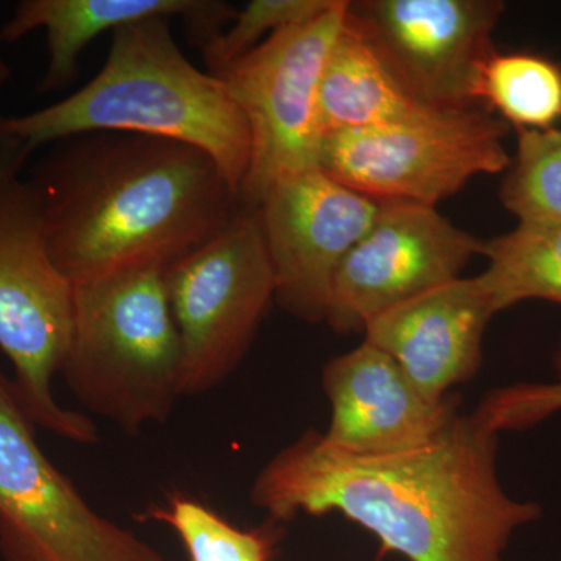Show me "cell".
<instances>
[{"label":"cell","mask_w":561,"mask_h":561,"mask_svg":"<svg viewBox=\"0 0 561 561\" xmlns=\"http://www.w3.org/2000/svg\"><path fill=\"white\" fill-rule=\"evenodd\" d=\"M497 443L460 412L427 445L390 456H348L312 430L262 467L250 501L275 522L341 513L408 561H504L542 508L502 486Z\"/></svg>","instance_id":"obj_1"},{"label":"cell","mask_w":561,"mask_h":561,"mask_svg":"<svg viewBox=\"0 0 561 561\" xmlns=\"http://www.w3.org/2000/svg\"><path fill=\"white\" fill-rule=\"evenodd\" d=\"M28 183L51 261L72 286L168 268L219 234L242 205L205 151L131 133L60 140Z\"/></svg>","instance_id":"obj_2"},{"label":"cell","mask_w":561,"mask_h":561,"mask_svg":"<svg viewBox=\"0 0 561 561\" xmlns=\"http://www.w3.org/2000/svg\"><path fill=\"white\" fill-rule=\"evenodd\" d=\"M171 18L125 25L101 72L69 98L3 117L2 128L33 153L90 133H131L205 151L241 201L251 161V133L224 81L195 68L173 39Z\"/></svg>","instance_id":"obj_3"},{"label":"cell","mask_w":561,"mask_h":561,"mask_svg":"<svg viewBox=\"0 0 561 561\" xmlns=\"http://www.w3.org/2000/svg\"><path fill=\"white\" fill-rule=\"evenodd\" d=\"M165 268H140L73 286L61 373L88 411L138 434L164 423L184 397L183 346Z\"/></svg>","instance_id":"obj_4"},{"label":"cell","mask_w":561,"mask_h":561,"mask_svg":"<svg viewBox=\"0 0 561 561\" xmlns=\"http://www.w3.org/2000/svg\"><path fill=\"white\" fill-rule=\"evenodd\" d=\"M73 319V286L51 261L36 192L21 176L0 186V348L13 386L35 426L94 445L98 427L58 404L51 381L61 373Z\"/></svg>","instance_id":"obj_5"},{"label":"cell","mask_w":561,"mask_h":561,"mask_svg":"<svg viewBox=\"0 0 561 561\" xmlns=\"http://www.w3.org/2000/svg\"><path fill=\"white\" fill-rule=\"evenodd\" d=\"M508 124L482 108H431L411 119L324 136L320 169L376 202L434 206L479 175L507 171Z\"/></svg>","instance_id":"obj_6"},{"label":"cell","mask_w":561,"mask_h":561,"mask_svg":"<svg viewBox=\"0 0 561 561\" xmlns=\"http://www.w3.org/2000/svg\"><path fill=\"white\" fill-rule=\"evenodd\" d=\"M348 3L337 0L316 20L275 33L216 76L249 122L251 161L241 190L247 208H256L279 180L320 168L321 73Z\"/></svg>","instance_id":"obj_7"},{"label":"cell","mask_w":561,"mask_h":561,"mask_svg":"<svg viewBox=\"0 0 561 561\" xmlns=\"http://www.w3.org/2000/svg\"><path fill=\"white\" fill-rule=\"evenodd\" d=\"M181 346L186 394L205 393L241 364L275 278L256 209L239 206L227 227L164 271Z\"/></svg>","instance_id":"obj_8"},{"label":"cell","mask_w":561,"mask_h":561,"mask_svg":"<svg viewBox=\"0 0 561 561\" xmlns=\"http://www.w3.org/2000/svg\"><path fill=\"white\" fill-rule=\"evenodd\" d=\"M0 371V552L7 561H165L103 518L51 465Z\"/></svg>","instance_id":"obj_9"},{"label":"cell","mask_w":561,"mask_h":561,"mask_svg":"<svg viewBox=\"0 0 561 561\" xmlns=\"http://www.w3.org/2000/svg\"><path fill=\"white\" fill-rule=\"evenodd\" d=\"M500 0H364L348 20L416 101L461 110L476 102L483 65L496 54Z\"/></svg>","instance_id":"obj_10"},{"label":"cell","mask_w":561,"mask_h":561,"mask_svg":"<svg viewBox=\"0 0 561 561\" xmlns=\"http://www.w3.org/2000/svg\"><path fill=\"white\" fill-rule=\"evenodd\" d=\"M482 241L434 206L379 202L368 231L351 249L332 283L327 323L357 334L381 313L460 278Z\"/></svg>","instance_id":"obj_11"},{"label":"cell","mask_w":561,"mask_h":561,"mask_svg":"<svg viewBox=\"0 0 561 561\" xmlns=\"http://www.w3.org/2000/svg\"><path fill=\"white\" fill-rule=\"evenodd\" d=\"M254 209L275 278V301L295 319L327 320L335 273L371 227L379 202L316 168L273 184Z\"/></svg>","instance_id":"obj_12"},{"label":"cell","mask_w":561,"mask_h":561,"mask_svg":"<svg viewBox=\"0 0 561 561\" xmlns=\"http://www.w3.org/2000/svg\"><path fill=\"white\" fill-rule=\"evenodd\" d=\"M321 387L331 404L324 440L348 456L421 448L459 413L453 398L427 400L389 354L367 341L328 362Z\"/></svg>","instance_id":"obj_13"},{"label":"cell","mask_w":561,"mask_h":561,"mask_svg":"<svg viewBox=\"0 0 561 561\" xmlns=\"http://www.w3.org/2000/svg\"><path fill=\"white\" fill-rule=\"evenodd\" d=\"M494 316L478 276L457 278L373 319L364 341L389 354L421 394L438 402L478 375Z\"/></svg>","instance_id":"obj_14"},{"label":"cell","mask_w":561,"mask_h":561,"mask_svg":"<svg viewBox=\"0 0 561 561\" xmlns=\"http://www.w3.org/2000/svg\"><path fill=\"white\" fill-rule=\"evenodd\" d=\"M238 10L219 0H22L0 28V43L13 44L35 31L46 32L49 62L39 92L68 88L83 50L105 32L151 18H181L198 49L234 21Z\"/></svg>","instance_id":"obj_15"},{"label":"cell","mask_w":561,"mask_h":561,"mask_svg":"<svg viewBox=\"0 0 561 561\" xmlns=\"http://www.w3.org/2000/svg\"><path fill=\"white\" fill-rule=\"evenodd\" d=\"M427 110L431 106L409 94L346 14L321 73L317 111L323 139L332 133L398 124Z\"/></svg>","instance_id":"obj_16"},{"label":"cell","mask_w":561,"mask_h":561,"mask_svg":"<svg viewBox=\"0 0 561 561\" xmlns=\"http://www.w3.org/2000/svg\"><path fill=\"white\" fill-rule=\"evenodd\" d=\"M481 254L489 265L478 279L494 312L527 300L561 306V224H519L482 241Z\"/></svg>","instance_id":"obj_17"},{"label":"cell","mask_w":561,"mask_h":561,"mask_svg":"<svg viewBox=\"0 0 561 561\" xmlns=\"http://www.w3.org/2000/svg\"><path fill=\"white\" fill-rule=\"evenodd\" d=\"M479 106L516 130H549L561 121V68L534 54H494L476 90Z\"/></svg>","instance_id":"obj_18"},{"label":"cell","mask_w":561,"mask_h":561,"mask_svg":"<svg viewBox=\"0 0 561 561\" xmlns=\"http://www.w3.org/2000/svg\"><path fill=\"white\" fill-rule=\"evenodd\" d=\"M500 198L519 224H561V130H516Z\"/></svg>","instance_id":"obj_19"},{"label":"cell","mask_w":561,"mask_h":561,"mask_svg":"<svg viewBox=\"0 0 561 561\" xmlns=\"http://www.w3.org/2000/svg\"><path fill=\"white\" fill-rule=\"evenodd\" d=\"M151 518L176 531L191 561H268L271 540L262 530L245 531L190 497H173Z\"/></svg>","instance_id":"obj_20"},{"label":"cell","mask_w":561,"mask_h":561,"mask_svg":"<svg viewBox=\"0 0 561 561\" xmlns=\"http://www.w3.org/2000/svg\"><path fill=\"white\" fill-rule=\"evenodd\" d=\"M335 2L337 0H251L238 10L230 27L202 47L208 72L217 76L260 46L262 38L265 41L275 33L316 20Z\"/></svg>","instance_id":"obj_21"},{"label":"cell","mask_w":561,"mask_h":561,"mask_svg":"<svg viewBox=\"0 0 561 561\" xmlns=\"http://www.w3.org/2000/svg\"><path fill=\"white\" fill-rule=\"evenodd\" d=\"M557 379L553 382H519L489 391L478 409L476 420L494 434L537 426L561 411V342L557 348Z\"/></svg>","instance_id":"obj_22"},{"label":"cell","mask_w":561,"mask_h":561,"mask_svg":"<svg viewBox=\"0 0 561 561\" xmlns=\"http://www.w3.org/2000/svg\"><path fill=\"white\" fill-rule=\"evenodd\" d=\"M11 77L10 66L0 58V91L3 84ZM31 151L20 139L9 135L2 128V116H0V186L7 181L18 179L25 161L31 157Z\"/></svg>","instance_id":"obj_23"}]
</instances>
